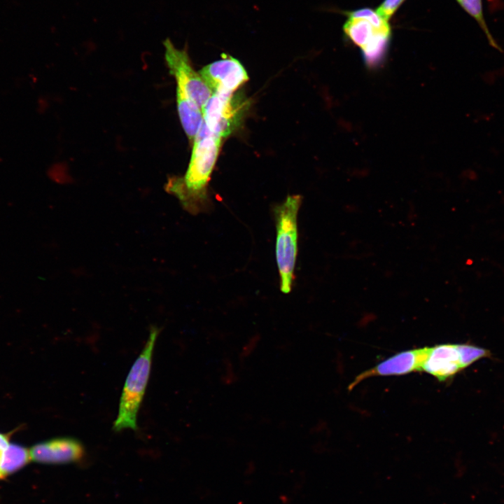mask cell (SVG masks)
Returning a JSON list of instances; mask_svg holds the SVG:
<instances>
[{
	"label": "cell",
	"mask_w": 504,
	"mask_h": 504,
	"mask_svg": "<svg viewBox=\"0 0 504 504\" xmlns=\"http://www.w3.org/2000/svg\"><path fill=\"white\" fill-rule=\"evenodd\" d=\"M193 142L185 176L171 179L167 190L178 198L186 211L197 214L212 208L207 186L218 158L221 138L211 132L203 122Z\"/></svg>",
	"instance_id": "1"
},
{
	"label": "cell",
	"mask_w": 504,
	"mask_h": 504,
	"mask_svg": "<svg viewBox=\"0 0 504 504\" xmlns=\"http://www.w3.org/2000/svg\"><path fill=\"white\" fill-rule=\"evenodd\" d=\"M160 330L152 327L146 343L133 363L126 378L120 396L118 412L113 429L137 428V414L150 377L152 358Z\"/></svg>",
	"instance_id": "2"
},
{
	"label": "cell",
	"mask_w": 504,
	"mask_h": 504,
	"mask_svg": "<svg viewBox=\"0 0 504 504\" xmlns=\"http://www.w3.org/2000/svg\"><path fill=\"white\" fill-rule=\"evenodd\" d=\"M302 202L300 195H289L275 206L276 260L284 293L291 291L298 254V212Z\"/></svg>",
	"instance_id": "3"
},
{
	"label": "cell",
	"mask_w": 504,
	"mask_h": 504,
	"mask_svg": "<svg viewBox=\"0 0 504 504\" xmlns=\"http://www.w3.org/2000/svg\"><path fill=\"white\" fill-rule=\"evenodd\" d=\"M484 348L470 344H442L428 348L421 370L445 382L473 363L491 357Z\"/></svg>",
	"instance_id": "4"
},
{
	"label": "cell",
	"mask_w": 504,
	"mask_h": 504,
	"mask_svg": "<svg viewBox=\"0 0 504 504\" xmlns=\"http://www.w3.org/2000/svg\"><path fill=\"white\" fill-rule=\"evenodd\" d=\"M248 107L240 94L213 93L202 108L204 124L220 138L227 136L240 125Z\"/></svg>",
	"instance_id": "5"
},
{
	"label": "cell",
	"mask_w": 504,
	"mask_h": 504,
	"mask_svg": "<svg viewBox=\"0 0 504 504\" xmlns=\"http://www.w3.org/2000/svg\"><path fill=\"white\" fill-rule=\"evenodd\" d=\"M163 44L165 61L177 82V87L202 110L213 92L201 75L195 71L186 50L176 48L169 38L164 40Z\"/></svg>",
	"instance_id": "6"
},
{
	"label": "cell",
	"mask_w": 504,
	"mask_h": 504,
	"mask_svg": "<svg viewBox=\"0 0 504 504\" xmlns=\"http://www.w3.org/2000/svg\"><path fill=\"white\" fill-rule=\"evenodd\" d=\"M213 93L232 94L248 76L242 64L236 58L224 55L222 59L204 66L200 71Z\"/></svg>",
	"instance_id": "7"
},
{
	"label": "cell",
	"mask_w": 504,
	"mask_h": 504,
	"mask_svg": "<svg viewBox=\"0 0 504 504\" xmlns=\"http://www.w3.org/2000/svg\"><path fill=\"white\" fill-rule=\"evenodd\" d=\"M428 347L407 350L383 360L374 368L358 374L349 385L353 388L359 382L372 376L402 375L413 371H421Z\"/></svg>",
	"instance_id": "8"
},
{
	"label": "cell",
	"mask_w": 504,
	"mask_h": 504,
	"mask_svg": "<svg viewBox=\"0 0 504 504\" xmlns=\"http://www.w3.org/2000/svg\"><path fill=\"white\" fill-rule=\"evenodd\" d=\"M84 447L72 438H58L41 442L29 450L31 459L43 463L61 464L76 462L84 455Z\"/></svg>",
	"instance_id": "9"
},
{
	"label": "cell",
	"mask_w": 504,
	"mask_h": 504,
	"mask_svg": "<svg viewBox=\"0 0 504 504\" xmlns=\"http://www.w3.org/2000/svg\"><path fill=\"white\" fill-rule=\"evenodd\" d=\"M177 109L183 128L193 141L203 122L202 110L179 88H176Z\"/></svg>",
	"instance_id": "10"
},
{
	"label": "cell",
	"mask_w": 504,
	"mask_h": 504,
	"mask_svg": "<svg viewBox=\"0 0 504 504\" xmlns=\"http://www.w3.org/2000/svg\"><path fill=\"white\" fill-rule=\"evenodd\" d=\"M344 31L355 45L362 49L379 32L391 30L378 29L366 20L349 18L344 25Z\"/></svg>",
	"instance_id": "11"
},
{
	"label": "cell",
	"mask_w": 504,
	"mask_h": 504,
	"mask_svg": "<svg viewBox=\"0 0 504 504\" xmlns=\"http://www.w3.org/2000/svg\"><path fill=\"white\" fill-rule=\"evenodd\" d=\"M30 459L28 449L18 444H9L1 455L0 474L1 478L21 468Z\"/></svg>",
	"instance_id": "12"
},
{
	"label": "cell",
	"mask_w": 504,
	"mask_h": 504,
	"mask_svg": "<svg viewBox=\"0 0 504 504\" xmlns=\"http://www.w3.org/2000/svg\"><path fill=\"white\" fill-rule=\"evenodd\" d=\"M391 31L379 32L362 50L363 57L365 65L374 69L379 66L384 61L388 46Z\"/></svg>",
	"instance_id": "13"
},
{
	"label": "cell",
	"mask_w": 504,
	"mask_h": 504,
	"mask_svg": "<svg viewBox=\"0 0 504 504\" xmlns=\"http://www.w3.org/2000/svg\"><path fill=\"white\" fill-rule=\"evenodd\" d=\"M460 6L466 11L479 24L486 35L489 43L497 49H500L489 30L484 19L482 0H456Z\"/></svg>",
	"instance_id": "14"
},
{
	"label": "cell",
	"mask_w": 504,
	"mask_h": 504,
	"mask_svg": "<svg viewBox=\"0 0 504 504\" xmlns=\"http://www.w3.org/2000/svg\"><path fill=\"white\" fill-rule=\"evenodd\" d=\"M349 18H361L370 22L375 28L381 30L390 31L391 28L387 20L370 8H361L348 13Z\"/></svg>",
	"instance_id": "15"
},
{
	"label": "cell",
	"mask_w": 504,
	"mask_h": 504,
	"mask_svg": "<svg viewBox=\"0 0 504 504\" xmlns=\"http://www.w3.org/2000/svg\"><path fill=\"white\" fill-rule=\"evenodd\" d=\"M404 0H384L377 9V13L388 20L396 12Z\"/></svg>",
	"instance_id": "16"
},
{
	"label": "cell",
	"mask_w": 504,
	"mask_h": 504,
	"mask_svg": "<svg viewBox=\"0 0 504 504\" xmlns=\"http://www.w3.org/2000/svg\"><path fill=\"white\" fill-rule=\"evenodd\" d=\"M224 368L225 372L223 373L221 380L224 384H231L236 380V375L234 372L233 366L230 361L225 360Z\"/></svg>",
	"instance_id": "17"
},
{
	"label": "cell",
	"mask_w": 504,
	"mask_h": 504,
	"mask_svg": "<svg viewBox=\"0 0 504 504\" xmlns=\"http://www.w3.org/2000/svg\"><path fill=\"white\" fill-rule=\"evenodd\" d=\"M258 340L257 337H253L251 340H248L242 347L241 351V358H246L249 356L253 351L255 349L256 346L258 344Z\"/></svg>",
	"instance_id": "18"
},
{
	"label": "cell",
	"mask_w": 504,
	"mask_h": 504,
	"mask_svg": "<svg viewBox=\"0 0 504 504\" xmlns=\"http://www.w3.org/2000/svg\"><path fill=\"white\" fill-rule=\"evenodd\" d=\"M9 445L8 438L6 435L0 433V451H3Z\"/></svg>",
	"instance_id": "19"
}]
</instances>
